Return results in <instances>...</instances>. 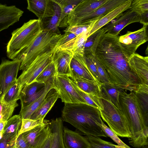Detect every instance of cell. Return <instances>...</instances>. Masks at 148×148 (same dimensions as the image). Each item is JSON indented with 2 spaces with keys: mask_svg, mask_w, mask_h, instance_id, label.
I'll return each instance as SVG.
<instances>
[{
  "mask_svg": "<svg viewBox=\"0 0 148 148\" xmlns=\"http://www.w3.org/2000/svg\"><path fill=\"white\" fill-rule=\"evenodd\" d=\"M94 56L103 66L110 82L132 92L139 86L136 75L130 70L127 58L119 40V36L106 33L101 38Z\"/></svg>",
  "mask_w": 148,
  "mask_h": 148,
  "instance_id": "1",
  "label": "cell"
},
{
  "mask_svg": "<svg viewBox=\"0 0 148 148\" xmlns=\"http://www.w3.org/2000/svg\"><path fill=\"white\" fill-rule=\"evenodd\" d=\"M62 121L68 122L86 135L107 137L102 128L99 109L85 103H64Z\"/></svg>",
  "mask_w": 148,
  "mask_h": 148,
  "instance_id": "2",
  "label": "cell"
},
{
  "mask_svg": "<svg viewBox=\"0 0 148 148\" xmlns=\"http://www.w3.org/2000/svg\"><path fill=\"white\" fill-rule=\"evenodd\" d=\"M121 109L125 115L131 134L129 144L135 148L148 145V127L144 128L141 111L133 92L127 93L124 90L119 95Z\"/></svg>",
  "mask_w": 148,
  "mask_h": 148,
  "instance_id": "3",
  "label": "cell"
},
{
  "mask_svg": "<svg viewBox=\"0 0 148 148\" xmlns=\"http://www.w3.org/2000/svg\"><path fill=\"white\" fill-rule=\"evenodd\" d=\"M42 30L40 20L34 19L25 23L13 31L6 46L8 57L12 60L18 59Z\"/></svg>",
  "mask_w": 148,
  "mask_h": 148,
  "instance_id": "4",
  "label": "cell"
},
{
  "mask_svg": "<svg viewBox=\"0 0 148 148\" xmlns=\"http://www.w3.org/2000/svg\"><path fill=\"white\" fill-rule=\"evenodd\" d=\"M61 36V34L42 30L19 56L18 59L21 61L19 69L23 71L38 56L56 48Z\"/></svg>",
  "mask_w": 148,
  "mask_h": 148,
  "instance_id": "5",
  "label": "cell"
},
{
  "mask_svg": "<svg viewBox=\"0 0 148 148\" xmlns=\"http://www.w3.org/2000/svg\"><path fill=\"white\" fill-rule=\"evenodd\" d=\"M100 98L103 109L99 110L103 120L118 136L130 138L131 134L128 124L122 110L101 96Z\"/></svg>",
  "mask_w": 148,
  "mask_h": 148,
  "instance_id": "6",
  "label": "cell"
},
{
  "mask_svg": "<svg viewBox=\"0 0 148 148\" xmlns=\"http://www.w3.org/2000/svg\"><path fill=\"white\" fill-rule=\"evenodd\" d=\"M56 48L38 56L27 68L22 71L16 82L21 89L34 82L42 71L53 61V55Z\"/></svg>",
  "mask_w": 148,
  "mask_h": 148,
  "instance_id": "7",
  "label": "cell"
},
{
  "mask_svg": "<svg viewBox=\"0 0 148 148\" xmlns=\"http://www.w3.org/2000/svg\"><path fill=\"white\" fill-rule=\"evenodd\" d=\"M147 25L134 32L127 31L124 35L119 36V40L123 51L128 58L141 45L148 40Z\"/></svg>",
  "mask_w": 148,
  "mask_h": 148,
  "instance_id": "8",
  "label": "cell"
},
{
  "mask_svg": "<svg viewBox=\"0 0 148 148\" xmlns=\"http://www.w3.org/2000/svg\"><path fill=\"white\" fill-rule=\"evenodd\" d=\"M21 61L3 60L0 64V100L16 82Z\"/></svg>",
  "mask_w": 148,
  "mask_h": 148,
  "instance_id": "9",
  "label": "cell"
},
{
  "mask_svg": "<svg viewBox=\"0 0 148 148\" xmlns=\"http://www.w3.org/2000/svg\"><path fill=\"white\" fill-rule=\"evenodd\" d=\"M53 85L54 89L58 91L62 102L64 103H86L72 85L68 77L56 76L54 78Z\"/></svg>",
  "mask_w": 148,
  "mask_h": 148,
  "instance_id": "10",
  "label": "cell"
},
{
  "mask_svg": "<svg viewBox=\"0 0 148 148\" xmlns=\"http://www.w3.org/2000/svg\"><path fill=\"white\" fill-rule=\"evenodd\" d=\"M108 0H82L69 14L67 19L68 26L76 25L81 20Z\"/></svg>",
  "mask_w": 148,
  "mask_h": 148,
  "instance_id": "11",
  "label": "cell"
},
{
  "mask_svg": "<svg viewBox=\"0 0 148 148\" xmlns=\"http://www.w3.org/2000/svg\"><path fill=\"white\" fill-rule=\"evenodd\" d=\"M131 71L136 76L140 84L148 85V57L134 53L129 58Z\"/></svg>",
  "mask_w": 148,
  "mask_h": 148,
  "instance_id": "12",
  "label": "cell"
},
{
  "mask_svg": "<svg viewBox=\"0 0 148 148\" xmlns=\"http://www.w3.org/2000/svg\"><path fill=\"white\" fill-rule=\"evenodd\" d=\"M73 56L71 51L56 48L53 55V60L55 63L56 76H66L70 78L71 73L70 63Z\"/></svg>",
  "mask_w": 148,
  "mask_h": 148,
  "instance_id": "13",
  "label": "cell"
},
{
  "mask_svg": "<svg viewBox=\"0 0 148 148\" xmlns=\"http://www.w3.org/2000/svg\"><path fill=\"white\" fill-rule=\"evenodd\" d=\"M140 21L139 15L129 9L124 12L115 21L108 23L104 27L107 30L106 33L118 36L120 31L127 25Z\"/></svg>",
  "mask_w": 148,
  "mask_h": 148,
  "instance_id": "14",
  "label": "cell"
},
{
  "mask_svg": "<svg viewBox=\"0 0 148 148\" xmlns=\"http://www.w3.org/2000/svg\"><path fill=\"white\" fill-rule=\"evenodd\" d=\"M49 121L45 120L44 123L22 134L23 137L33 148H37L49 134Z\"/></svg>",
  "mask_w": 148,
  "mask_h": 148,
  "instance_id": "15",
  "label": "cell"
},
{
  "mask_svg": "<svg viewBox=\"0 0 148 148\" xmlns=\"http://www.w3.org/2000/svg\"><path fill=\"white\" fill-rule=\"evenodd\" d=\"M70 68L71 73V78L82 79L95 82L99 85L88 70L84 56L73 55L70 63Z\"/></svg>",
  "mask_w": 148,
  "mask_h": 148,
  "instance_id": "16",
  "label": "cell"
},
{
  "mask_svg": "<svg viewBox=\"0 0 148 148\" xmlns=\"http://www.w3.org/2000/svg\"><path fill=\"white\" fill-rule=\"evenodd\" d=\"M23 12L15 5L0 3V32L19 21Z\"/></svg>",
  "mask_w": 148,
  "mask_h": 148,
  "instance_id": "17",
  "label": "cell"
},
{
  "mask_svg": "<svg viewBox=\"0 0 148 148\" xmlns=\"http://www.w3.org/2000/svg\"><path fill=\"white\" fill-rule=\"evenodd\" d=\"M127 0H108L90 14L81 20L76 25L90 23L98 20Z\"/></svg>",
  "mask_w": 148,
  "mask_h": 148,
  "instance_id": "18",
  "label": "cell"
},
{
  "mask_svg": "<svg viewBox=\"0 0 148 148\" xmlns=\"http://www.w3.org/2000/svg\"><path fill=\"white\" fill-rule=\"evenodd\" d=\"M27 9L42 19L52 16L54 12L52 0H27Z\"/></svg>",
  "mask_w": 148,
  "mask_h": 148,
  "instance_id": "19",
  "label": "cell"
},
{
  "mask_svg": "<svg viewBox=\"0 0 148 148\" xmlns=\"http://www.w3.org/2000/svg\"><path fill=\"white\" fill-rule=\"evenodd\" d=\"M62 139L65 148H90L88 139L79 133L64 127Z\"/></svg>",
  "mask_w": 148,
  "mask_h": 148,
  "instance_id": "20",
  "label": "cell"
},
{
  "mask_svg": "<svg viewBox=\"0 0 148 148\" xmlns=\"http://www.w3.org/2000/svg\"><path fill=\"white\" fill-rule=\"evenodd\" d=\"M132 0H127L105 16L97 21L90 30L89 36L103 27L114 18H118L126 10L130 8Z\"/></svg>",
  "mask_w": 148,
  "mask_h": 148,
  "instance_id": "21",
  "label": "cell"
},
{
  "mask_svg": "<svg viewBox=\"0 0 148 148\" xmlns=\"http://www.w3.org/2000/svg\"><path fill=\"white\" fill-rule=\"evenodd\" d=\"M60 98L58 91L53 88L48 93L45 98L39 107L31 116L32 120L44 119L58 99Z\"/></svg>",
  "mask_w": 148,
  "mask_h": 148,
  "instance_id": "22",
  "label": "cell"
},
{
  "mask_svg": "<svg viewBox=\"0 0 148 148\" xmlns=\"http://www.w3.org/2000/svg\"><path fill=\"white\" fill-rule=\"evenodd\" d=\"M49 127L51 148H65L62 139L63 126L62 118L51 120Z\"/></svg>",
  "mask_w": 148,
  "mask_h": 148,
  "instance_id": "23",
  "label": "cell"
},
{
  "mask_svg": "<svg viewBox=\"0 0 148 148\" xmlns=\"http://www.w3.org/2000/svg\"><path fill=\"white\" fill-rule=\"evenodd\" d=\"M54 78H51L44 82V91L39 97L28 106L21 108L19 115L21 119H29L41 104L51 89L54 88L53 81Z\"/></svg>",
  "mask_w": 148,
  "mask_h": 148,
  "instance_id": "24",
  "label": "cell"
},
{
  "mask_svg": "<svg viewBox=\"0 0 148 148\" xmlns=\"http://www.w3.org/2000/svg\"><path fill=\"white\" fill-rule=\"evenodd\" d=\"M134 92L141 111L144 128L148 127V85L140 84Z\"/></svg>",
  "mask_w": 148,
  "mask_h": 148,
  "instance_id": "25",
  "label": "cell"
},
{
  "mask_svg": "<svg viewBox=\"0 0 148 148\" xmlns=\"http://www.w3.org/2000/svg\"><path fill=\"white\" fill-rule=\"evenodd\" d=\"M54 12L50 17L40 20L42 30L50 31L55 34H61L59 27L61 15V9L59 5L53 0Z\"/></svg>",
  "mask_w": 148,
  "mask_h": 148,
  "instance_id": "26",
  "label": "cell"
},
{
  "mask_svg": "<svg viewBox=\"0 0 148 148\" xmlns=\"http://www.w3.org/2000/svg\"><path fill=\"white\" fill-rule=\"evenodd\" d=\"M101 96L110 101L119 110H121L119 101V95L124 90L110 83L102 84L100 86Z\"/></svg>",
  "mask_w": 148,
  "mask_h": 148,
  "instance_id": "27",
  "label": "cell"
},
{
  "mask_svg": "<svg viewBox=\"0 0 148 148\" xmlns=\"http://www.w3.org/2000/svg\"><path fill=\"white\" fill-rule=\"evenodd\" d=\"M82 0H53L60 6L61 15L59 27H67V16L73 10Z\"/></svg>",
  "mask_w": 148,
  "mask_h": 148,
  "instance_id": "28",
  "label": "cell"
},
{
  "mask_svg": "<svg viewBox=\"0 0 148 148\" xmlns=\"http://www.w3.org/2000/svg\"><path fill=\"white\" fill-rule=\"evenodd\" d=\"M106 32V29L103 27L88 37L84 45V55H94L95 50L101 38Z\"/></svg>",
  "mask_w": 148,
  "mask_h": 148,
  "instance_id": "29",
  "label": "cell"
},
{
  "mask_svg": "<svg viewBox=\"0 0 148 148\" xmlns=\"http://www.w3.org/2000/svg\"><path fill=\"white\" fill-rule=\"evenodd\" d=\"M71 79L83 91L99 97L101 96L100 86L97 83L80 78Z\"/></svg>",
  "mask_w": 148,
  "mask_h": 148,
  "instance_id": "30",
  "label": "cell"
},
{
  "mask_svg": "<svg viewBox=\"0 0 148 148\" xmlns=\"http://www.w3.org/2000/svg\"><path fill=\"white\" fill-rule=\"evenodd\" d=\"M71 82L79 95L83 98L86 104L97 108L102 109L103 106L100 97L85 92L79 89L74 81L71 78Z\"/></svg>",
  "mask_w": 148,
  "mask_h": 148,
  "instance_id": "31",
  "label": "cell"
},
{
  "mask_svg": "<svg viewBox=\"0 0 148 148\" xmlns=\"http://www.w3.org/2000/svg\"><path fill=\"white\" fill-rule=\"evenodd\" d=\"M22 119L19 114L14 115L6 122L2 135L18 132L21 128Z\"/></svg>",
  "mask_w": 148,
  "mask_h": 148,
  "instance_id": "32",
  "label": "cell"
},
{
  "mask_svg": "<svg viewBox=\"0 0 148 148\" xmlns=\"http://www.w3.org/2000/svg\"><path fill=\"white\" fill-rule=\"evenodd\" d=\"M21 90L20 84L16 82L3 96L1 101L6 104L16 102L20 99Z\"/></svg>",
  "mask_w": 148,
  "mask_h": 148,
  "instance_id": "33",
  "label": "cell"
},
{
  "mask_svg": "<svg viewBox=\"0 0 148 148\" xmlns=\"http://www.w3.org/2000/svg\"><path fill=\"white\" fill-rule=\"evenodd\" d=\"M44 86V83H39L36 82L25 86L20 93V99L21 102L33 95Z\"/></svg>",
  "mask_w": 148,
  "mask_h": 148,
  "instance_id": "34",
  "label": "cell"
},
{
  "mask_svg": "<svg viewBox=\"0 0 148 148\" xmlns=\"http://www.w3.org/2000/svg\"><path fill=\"white\" fill-rule=\"evenodd\" d=\"M85 136L89 143L90 148H124L103 140L98 137L90 135H86Z\"/></svg>",
  "mask_w": 148,
  "mask_h": 148,
  "instance_id": "35",
  "label": "cell"
},
{
  "mask_svg": "<svg viewBox=\"0 0 148 148\" xmlns=\"http://www.w3.org/2000/svg\"><path fill=\"white\" fill-rule=\"evenodd\" d=\"M18 106L17 101L6 104L0 100V121H7L11 117L15 108Z\"/></svg>",
  "mask_w": 148,
  "mask_h": 148,
  "instance_id": "36",
  "label": "cell"
},
{
  "mask_svg": "<svg viewBox=\"0 0 148 148\" xmlns=\"http://www.w3.org/2000/svg\"><path fill=\"white\" fill-rule=\"evenodd\" d=\"M56 76V71L55 65L54 62L53 61L44 69L34 82L40 83H44L48 79L51 78L55 77Z\"/></svg>",
  "mask_w": 148,
  "mask_h": 148,
  "instance_id": "37",
  "label": "cell"
},
{
  "mask_svg": "<svg viewBox=\"0 0 148 148\" xmlns=\"http://www.w3.org/2000/svg\"><path fill=\"white\" fill-rule=\"evenodd\" d=\"M98 20L89 24L68 26L64 30V33L70 32L73 33L77 36L80 35L91 30L95 23Z\"/></svg>",
  "mask_w": 148,
  "mask_h": 148,
  "instance_id": "38",
  "label": "cell"
},
{
  "mask_svg": "<svg viewBox=\"0 0 148 148\" xmlns=\"http://www.w3.org/2000/svg\"><path fill=\"white\" fill-rule=\"evenodd\" d=\"M45 120L44 119H41L37 120H32L29 119H22L21 125L18 135L42 124Z\"/></svg>",
  "mask_w": 148,
  "mask_h": 148,
  "instance_id": "39",
  "label": "cell"
},
{
  "mask_svg": "<svg viewBox=\"0 0 148 148\" xmlns=\"http://www.w3.org/2000/svg\"><path fill=\"white\" fill-rule=\"evenodd\" d=\"M18 132L2 135L0 139V148H13Z\"/></svg>",
  "mask_w": 148,
  "mask_h": 148,
  "instance_id": "40",
  "label": "cell"
},
{
  "mask_svg": "<svg viewBox=\"0 0 148 148\" xmlns=\"http://www.w3.org/2000/svg\"><path fill=\"white\" fill-rule=\"evenodd\" d=\"M98 125L102 128L107 137H110L118 145L124 148H131L121 140L116 134L108 127L103 121H102L101 123H98Z\"/></svg>",
  "mask_w": 148,
  "mask_h": 148,
  "instance_id": "41",
  "label": "cell"
},
{
  "mask_svg": "<svg viewBox=\"0 0 148 148\" xmlns=\"http://www.w3.org/2000/svg\"><path fill=\"white\" fill-rule=\"evenodd\" d=\"M88 55L89 56L96 68L102 84L110 83L106 71L103 66L99 62L94 55L92 54Z\"/></svg>",
  "mask_w": 148,
  "mask_h": 148,
  "instance_id": "42",
  "label": "cell"
},
{
  "mask_svg": "<svg viewBox=\"0 0 148 148\" xmlns=\"http://www.w3.org/2000/svg\"><path fill=\"white\" fill-rule=\"evenodd\" d=\"M130 9L140 15L148 11V0H132Z\"/></svg>",
  "mask_w": 148,
  "mask_h": 148,
  "instance_id": "43",
  "label": "cell"
},
{
  "mask_svg": "<svg viewBox=\"0 0 148 148\" xmlns=\"http://www.w3.org/2000/svg\"><path fill=\"white\" fill-rule=\"evenodd\" d=\"M84 56L87 68L89 71L101 86V80L96 68L89 55H84Z\"/></svg>",
  "mask_w": 148,
  "mask_h": 148,
  "instance_id": "44",
  "label": "cell"
},
{
  "mask_svg": "<svg viewBox=\"0 0 148 148\" xmlns=\"http://www.w3.org/2000/svg\"><path fill=\"white\" fill-rule=\"evenodd\" d=\"M45 86L33 95L21 102V108L27 106L34 101L42 95Z\"/></svg>",
  "mask_w": 148,
  "mask_h": 148,
  "instance_id": "45",
  "label": "cell"
},
{
  "mask_svg": "<svg viewBox=\"0 0 148 148\" xmlns=\"http://www.w3.org/2000/svg\"><path fill=\"white\" fill-rule=\"evenodd\" d=\"M77 36L74 34L70 32H65L59 39L57 47L63 45L75 38Z\"/></svg>",
  "mask_w": 148,
  "mask_h": 148,
  "instance_id": "46",
  "label": "cell"
},
{
  "mask_svg": "<svg viewBox=\"0 0 148 148\" xmlns=\"http://www.w3.org/2000/svg\"><path fill=\"white\" fill-rule=\"evenodd\" d=\"M15 147L16 148H33L24 139L22 134L17 136L15 141Z\"/></svg>",
  "mask_w": 148,
  "mask_h": 148,
  "instance_id": "47",
  "label": "cell"
},
{
  "mask_svg": "<svg viewBox=\"0 0 148 148\" xmlns=\"http://www.w3.org/2000/svg\"><path fill=\"white\" fill-rule=\"evenodd\" d=\"M140 22L143 25L148 26V11L143 13L139 15Z\"/></svg>",
  "mask_w": 148,
  "mask_h": 148,
  "instance_id": "48",
  "label": "cell"
},
{
  "mask_svg": "<svg viewBox=\"0 0 148 148\" xmlns=\"http://www.w3.org/2000/svg\"><path fill=\"white\" fill-rule=\"evenodd\" d=\"M37 148H51V142L49 134L42 143Z\"/></svg>",
  "mask_w": 148,
  "mask_h": 148,
  "instance_id": "49",
  "label": "cell"
},
{
  "mask_svg": "<svg viewBox=\"0 0 148 148\" xmlns=\"http://www.w3.org/2000/svg\"><path fill=\"white\" fill-rule=\"evenodd\" d=\"M6 121H0V133L3 132Z\"/></svg>",
  "mask_w": 148,
  "mask_h": 148,
  "instance_id": "50",
  "label": "cell"
},
{
  "mask_svg": "<svg viewBox=\"0 0 148 148\" xmlns=\"http://www.w3.org/2000/svg\"><path fill=\"white\" fill-rule=\"evenodd\" d=\"M142 148H148V145L142 147Z\"/></svg>",
  "mask_w": 148,
  "mask_h": 148,
  "instance_id": "51",
  "label": "cell"
},
{
  "mask_svg": "<svg viewBox=\"0 0 148 148\" xmlns=\"http://www.w3.org/2000/svg\"><path fill=\"white\" fill-rule=\"evenodd\" d=\"M15 148V147H14V148Z\"/></svg>",
  "mask_w": 148,
  "mask_h": 148,
  "instance_id": "52",
  "label": "cell"
}]
</instances>
